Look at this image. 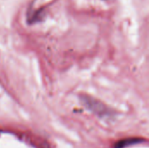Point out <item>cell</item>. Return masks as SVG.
<instances>
[{
  "instance_id": "obj_1",
  "label": "cell",
  "mask_w": 149,
  "mask_h": 148,
  "mask_svg": "<svg viewBox=\"0 0 149 148\" xmlns=\"http://www.w3.org/2000/svg\"><path fill=\"white\" fill-rule=\"evenodd\" d=\"M82 104L92 113L100 116V117H107L111 114L110 110L100 101L93 99L88 96H81L80 97Z\"/></svg>"
},
{
  "instance_id": "obj_2",
  "label": "cell",
  "mask_w": 149,
  "mask_h": 148,
  "mask_svg": "<svg viewBox=\"0 0 149 148\" xmlns=\"http://www.w3.org/2000/svg\"><path fill=\"white\" fill-rule=\"evenodd\" d=\"M144 140L141 139H137V138H128V139H124L121 140L118 142H116L113 146V148H126L130 146H134L139 143L143 142Z\"/></svg>"
},
{
  "instance_id": "obj_3",
  "label": "cell",
  "mask_w": 149,
  "mask_h": 148,
  "mask_svg": "<svg viewBox=\"0 0 149 148\" xmlns=\"http://www.w3.org/2000/svg\"><path fill=\"white\" fill-rule=\"evenodd\" d=\"M41 10H36L34 13H31L29 14L28 16V21L30 23H35V22H38V21H40L42 19V17H43V14L41 13Z\"/></svg>"
},
{
  "instance_id": "obj_4",
  "label": "cell",
  "mask_w": 149,
  "mask_h": 148,
  "mask_svg": "<svg viewBox=\"0 0 149 148\" xmlns=\"http://www.w3.org/2000/svg\"><path fill=\"white\" fill-rule=\"evenodd\" d=\"M42 148H51V147H50V146H49L47 143H44V144H42Z\"/></svg>"
}]
</instances>
